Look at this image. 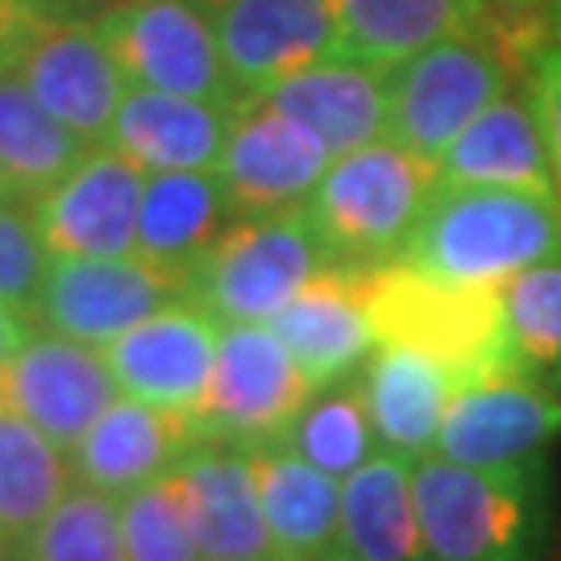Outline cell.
Segmentation results:
<instances>
[{"label":"cell","instance_id":"1","mask_svg":"<svg viewBox=\"0 0 561 561\" xmlns=\"http://www.w3.org/2000/svg\"><path fill=\"white\" fill-rule=\"evenodd\" d=\"M561 259V201L503 187L437 183L400 262L449 287L500 291L528 266Z\"/></svg>","mask_w":561,"mask_h":561},{"label":"cell","instance_id":"2","mask_svg":"<svg viewBox=\"0 0 561 561\" xmlns=\"http://www.w3.org/2000/svg\"><path fill=\"white\" fill-rule=\"evenodd\" d=\"M442 183V162L382 138L333 159L317 192L300 204L329 266L375 271L403 254L412 229Z\"/></svg>","mask_w":561,"mask_h":561},{"label":"cell","instance_id":"3","mask_svg":"<svg viewBox=\"0 0 561 561\" xmlns=\"http://www.w3.org/2000/svg\"><path fill=\"white\" fill-rule=\"evenodd\" d=\"M412 495L428 561H537L545 482L537 461L474 470L428 454L412 461Z\"/></svg>","mask_w":561,"mask_h":561},{"label":"cell","instance_id":"4","mask_svg":"<svg viewBox=\"0 0 561 561\" xmlns=\"http://www.w3.org/2000/svg\"><path fill=\"white\" fill-rule=\"evenodd\" d=\"M362 300L375 337L433 354L449 366L458 387L516 370L503 337L500 291L449 287L396 259L375 271H362Z\"/></svg>","mask_w":561,"mask_h":561},{"label":"cell","instance_id":"5","mask_svg":"<svg viewBox=\"0 0 561 561\" xmlns=\"http://www.w3.org/2000/svg\"><path fill=\"white\" fill-rule=\"evenodd\" d=\"M516 76L486 21L474 34L437 42L387 71V138L442 162L461 129L512 92Z\"/></svg>","mask_w":561,"mask_h":561},{"label":"cell","instance_id":"6","mask_svg":"<svg viewBox=\"0 0 561 561\" xmlns=\"http://www.w3.org/2000/svg\"><path fill=\"white\" fill-rule=\"evenodd\" d=\"M321 241L304 208L238 217L187 279V300L225 324H266L321 275Z\"/></svg>","mask_w":561,"mask_h":561},{"label":"cell","instance_id":"7","mask_svg":"<svg viewBox=\"0 0 561 561\" xmlns=\"http://www.w3.org/2000/svg\"><path fill=\"white\" fill-rule=\"evenodd\" d=\"M312 396H317L312 382L304 379V370L287 354L275 329L229 324L217 345L213 382L192 416L201 428V442L254 449V445H279Z\"/></svg>","mask_w":561,"mask_h":561},{"label":"cell","instance_id":"8","mask_svg":"<svg viewBox=\"0 0 561 561\" xmlns=\"http://www.w3.org/2000/svg\"><path fill=\"white\" fill-rule=\"evenodd\" d=\"M96 30L117 55L125 80H134L138 88L225 104V108L238 104L221 46H217V30L196 4L121 0L96 18Z\"/></svg>","mask_w":561,"mask_h":561},{"label":"cell","instance_id":"9","mask_svg":"<svg viewBox=\"0 0 561 561\" xmlns=\"http://www.w3.org/2000/svg\"><path fill=\"white\" fill-rule=\"evenodd\" d=\"M187 300V279L146 259H50L30 321L83 341L108 345L125 329L162 312L167 304Z\"/></svg>","mask_w":561,"mask_h":561},{"label":"cell","instance_id":"10","mask_svg":"<svg viewBox=\"0 0 561 561\" xmlns=\"http://www.w3.org/2000/svg\"><path fill=\"white\" fill-rule=\"evenodd\" d=\"M329 167L333 154L300 121L283 117L262 96L233 104L229 138L217 162V180L233 217H271L300 208Z\"/></svg>","mask_w":561,"mask_h":561},{"label":"cell","instance_id":"11","mask_svg":"<svg viewBox=\"0 0 561 561\" xmlns=\"http://www.w3.org/2000/svg\"><path fill=\"white\" fill-rule=\"evenodd\" d=\"M561 433V396L520 370L461 382L449 396L437 454L474 470H507L541 458Z\"/></svg>","mask_w":561,"mask_h":561},{"label":"cell","instance_id":"12","mask_svg":"<svg viewBox=\"0 0 561 561\" xmlns=\"http://www.w3.org/2000/svg\"><path fill=\"white\" fill-rule=\"evenodd\" d=\"M13 71L83 146L108 141L125 101V71L96 21L42 18Z\"/></svg>","mask_w":561,"mask_h":561},{"label":"cell","instance_id":"13","mask_svg":"<svg viewBox=\"0 0 561 561\" xmlns=\"http://www.w3.org/2000/svg\"><path fill=\"white\" fill-rule=\"evenodd\" d=\"M117 375L96 345L34 333L0 370V408L18 412L59 449H76L83 433L117 400Z\"/></svg>","mask_w":561,"mask_h":561},{"label":"cell","instance_id":"14","mask_svg":"<svg viewBox=\"0 0 561 561\" xmlns=\"http://www.w3.org/2000/svg\"><path fill=\"white\" fill-rule=\"evenodd\" d=\"M141 196L146 167L96 146L34 201V225L55 259H125L138 245Z\"/></svg>","mask_w":561,"mask_h":561},{"label":"cell","instance_id":"15","mask_svg":"<svg viewBox=\"0 0 561 561\" xmlns=\"http://www.w3.org/2000/svg\"><path fill=\"white\" fill-rule=\"evenodd\" d=\"M213 30L238 101L271 92L304 67L337 59L329 0H225L213 13Z\"/></svg>","mask_w":561,"mask_h":561},{"label":"cell","instance_id":"16","mask_svg":"<svg viewBox=\"0 0 561 561\" xmlns=\"http://www.w3.org/2000/svg\"><path fill=\"white\" fill-rule=\"evenodd\" d=\"M221 321L196 300H175L104 345L121 391L134 400L196 412L213 382Z\"/></svg>","mask_w":561,"mask_h":561},{"label":"cell","instance_id":"17","mask_svg":"<svg viewBox=\"0 0 561 561\" xmlns=\"http://www.w3.org/2000/svg\"><path fill=\"white\" fill-rule=\"evenodd\" d=\"M183 516L204 561H266L275 541L262 516L250 449L201 442L171 470Z\"/></svg>","mask_w":561,"mask_h":561},{"label":"cell","instance_id":"18","mask_svg":"<svg viewBox=\"0 0 561 561\" xmlns=\"http://www.w3.org/2000/svg\"><path fill=\"white\" fill-rule=\"evenodd\" d=\"M201 428L192 412L146 400H113V408L71 449V470L83 486L104 495H129L146 482L167 479L192 449Z\"/></svg>","mask_w":561,"mask_h":561},{"label":"cell","instance_id":"19","mask_svg":"<svg viewBox=\"0 0 561 561\" xmlns=\"http://www.w3.org/2000/svg\"><path fill=\"white\" fill-rule=\"evenodd\" d=\"M271 329L279 333L304 379L312 382V391L345 382L358 366H366L379 345L362 300V271L345 266H324L271 321Z\"/></svg>","mask_w":561,"mask_h":561},{"label":"cell","instance_id":"20","mask_svg":"<svg viewBox=\"0 0 561 561\" xmlns=\"http://www.w3.org/2000/svg\"><path fill=\"white\" fill-rule=\"evenodd\" d=\"M442 183L445 187H503V192H533V196L561 201L553 154L528 88L500 96L461 129L442 159Z\"/></svg>","mask_w":561,"mask_h":561},{"label":"cell","instance_id":"21","mask_svg":"<svg viewBox=\"0 0 561 561\" xmlns=\"http://www.w3.org/2000/svg\"><path fill=\"white\" fill-rule=\"evenodd\" d=\"M358 382L375 437L387 454L421 461L437 449L445 408L458 387L445 362H437L424 350H412V345L379 341L375 354L366 358Z\"/></svg>","mask_w":561,"mask_h":561},{"label":"cell","instance_id":"22","mask_svg":"<svg viewBox=\"0 0 561 561\" xmlns=\"http://www.w3.org/2000/svg\"><path fill=\"white\" fill-rule=\"evenodd\" d=\"M262 101L317 134L333 159L387 138V71L370 62L324 59L262 92Z\"/></svg>","mask_w":561,"mask_h":561},{"label":"cell","instance_id":"23","mask_svg":"<svg viewBox=\"0 0 561 561\" xmlns=\"http://www.w3.org/2000/svg\"><path fill=\"white\" fill-rule=\"evenodd\" d=\"M233 108L154 88H129L104 146L146 171H217Z\"/></svg>","mask_w":561,"mask_h":561},{"label":"cell","instance_id":"24","mask_svg":"<svg viewBox=\"0 0 561 561\" xmlns=\"http://www.w3.org/2000/svg\"><path fill=\"white\" fill-rule=\"evenodd\" d=\"M337 21V59L391 71L396 62L486 21V0H329Z\"/></svg>","mask_w":561,"mask_h":561},{"label":"cell","instance_id":"25","mask_svg":"<svg viewBox=\"0 0 561 561\" xmlns=\"http://www.w3.org/2000/svg\"><path fill=\"white\" fill-rule=\"evenodd\" d=\"M262 516L279 561H321L341 541V486L287 445L250 449Z\"/></svg>","mask_w":561,"mask_h":561},{"label":"cell","instance_id":"26","mask_svg":"<svg viewBox=\"0 0 561 561\" xmlns=\"http://www.w3.org/2000/svg\"><path fill=\"white\" fill-rule=\"evenodd\" d=\"M229 201L217 171H159L146 180L134 254L192 279L204 254L229 229Z\"/></svg>","mask_w":561,"mask_h":561},{"label":"cell","instance_id":"27","mask_svg":"<svg viewBox=\"0 0 561 561\" xmlns=\"http://www.w3.org/2000/svg\"><path fill=\"white\" fill-rule=\"evenodd\" d=\"M341 545L362 561H428L412 495V461L375 454L345 479Z\"/></svg>","mask_w":561,"mask_h":561},{"label":"cell","instance_id":"28","mask_svg":"<svg viewBox=\"0 0 561 561\" xmlns=\"http://www.w3.org/2000/svg\"><path fill=\"white\" fill-rule=\"evenodd\" d=\"M83 141L46 113L18 71H0V180L25 208L76 171Z\"/></svg>","mask_w":561,"mask_h":561},{"label":"cell","instance_id":"29","mask_svg":"<svg viewBox=\"0 0 561 561\" xmlns=\"http://www.w3.org/2000/svg\"><path fill=\"white\" fill-rule=\"evenodd\" d=\"M71 461L18 412L0 408V541L25 545L71 491Z\"/></svg>","mask_w":561,"mask_h":561},{"label":"cell","instance_id":"30","mask_svg":"<svg viewBox=\"0 0 561 561\" xmlns=\"http://www.w3.org/2000/svg\"><path fill=\"white\" fill-rule=\"evenodd\" d=\"M512 366L561 391V259L528 266L500 287Z\"/></svg>","mask_w":561,"mask_h":561},{"label":"cell","instance_id":"31","mask_svg":"<svg viewBox=\"0 0 561 561\" xmlns=\"http://www.w3.org/2000/svg\"><path fill=\"white\" fill-rule=\"evenodd\" d=\"M375 442L379 437L366 412L362 382L345 379L317 391L279 445L300 454L308 466L324 470L329 479H350L362 461L375 458Z\"/></svg>","mask_w":561,"mask_h":561},{"label":"cell","instance_id":"32","mask_svg":"<svg viewBox=\"0 0 561 561\" xmlns=\"http://www.w3.org/2000/svg\"><path fill=\"white\" fill-rule=\"evenodd\" d=\"M25 549L38 561H125L121 507L113 503V495L80 482L42 520Z\"/></svg>","mask_w":561,"mask_h":561},{"label":"cell","instance_id":"33","mask_svg":"<svg viewBox=\"0 0 561 561\" xmlns=\"http://www.w3.org/2000/svg\"><path fill=\"white\" fill-rule=\"evenodd\" d=\"M121 541L125 561H204L171 474L146 482L121 500Z\"/></svg>","mask_w":561,"mask_h":561},{"label":"cell","instance_id":"34","mask_svg":"<svg viewBox=\"0 0 561 561\" xmlns=\"http://www.w3.org/2000/svg\"><path fill=\"white\" fill-rule=\"evenodd\" d=\"M46 266L50 250L34 225V213L25 217L18 204H0V304L30 317Z\"/></svg>","mask_w":561,"mask_h":561},{"label":"cell","instance_id":"35","mask_svg":"<svg viewBox=\"0 0 561 561\" xmlns=\"http://www.w3.org/2000/svg\"><path fill=\"white\" fill-rule=\"evenodd\" d=\"M524 88H528L533 108L541 117L545 141H549V154H553V171H558V187H561V38H549L537 50Z\"/></svg>","mask_w":561,"mask_h":561},{"label":"cell","instance_id":"36","mask_svg":"<svg viewBox=\"0 0 561 561\" xmlns=\"http://www.w3.org/2000/svg\"><path fill=\"white\" fill-rule=\"evenodd\" d=\"M46 13V0H0V71H13L34 34V25Z\"/></svg>","mask_w":561,"mask_h":561},{"label":"cell","instance_id":"37","mask_svg":"<svg viewBox=\"0 0 561 561\" xmlns=\"http://www.w3.org/2000/svg\"><path fill=\"white\" fill-rule=\"evenodd\" d=\"M30 337H34V321H30L25 312H18V308L0 304V370L18 358L21 345Z\"/></svg>","mask_w":561,"mask_h":561},{"label":"cell","instance_id":"38","mask_svg":"<svg viewBox=\"0 0 561 561\" xmlns=\"http://www.w3.org/2000/svg\"><path fill=\"white\" fill-rule=\"evenodd\" d=\"M121 0H46V13L50 18H76V21H88V18H101L104 9H113Z\"/></svg>","mask_w":561,"mask_h":561},{"label":"cell","instance_id":"39","mask_svg":"<svg viewBox=\"0 0 561 561\" xmlns=\"http://www.w3.org/2000/svg\"><path fill=\"white\" fill-rule=\"evenodd\" d=\"M500 4H507V9H533V13L549 9V0H500Z\"/></svg>","mask_w":561,"mask_h":561},{"label":"cell","instance_id":"40","mask_svg":"<svg viewBox=\"0 0 561 561\" xmlns=\"http://www.w3.org/2000/svg\"><path fill=\"white\" fill-rule=\"evenodd\" d=\"M0 561H38V558H34L25 545H18V549H4V553H0Z\"/></svg>","mask_w":561,"mask_h":561},{"label":"cell","instance_id":"41","mask_svg":"<svg viewBox=\"0 0 561 561\" xmlns=\"http://www.w3.org/2000/svg\"><path fill=\"white\" fill-rule=\"evenodd\" d=\"M321 561H362V558H354V553H350V549H345V545H333V549H329V553H324Z\"/></svg>","mask_w":561,"mask_h":561},{"label":"cell","instance_id":"42","mask_svg":"<svg viewBox=\"0 0 561 561\" xmlns=\"http://www.w3.org/2000/svg\"><path fill=\"white\" fill-rule=\"evenodd\" d=\"M545 18H549V30L558 34V30H561V0H549V9H545Z\"/></svg>","mask_w":561,"mask_h":561},{"label":"cell","instance_id":"43","mask_svg":"<svg viewBox=\"0 0 561 561\" xmlns=\"http://www.w3.org/2000/svg\"><path fill=\"white\" fill-rule=\"evenodd\" d=\"M187 4H196V9H204V13H217L225 0H187Z\"/></svg>","mask_w":561,"mask_h":561},{"label":"cell","instance_id":"44","mask_svg":"<svg viewBox=\"0 0 561 561\" xmlns=\"http://www.w3.org/2000/svg\"><path fill=\"white\" fill-rule=\"evenodd\" d=\"M0 204H18V208H25V204H21L18 196L9 192V183H4V180H0Z\"/></svg>","mask_w":561,"mask_h":561},{"label":"cell","instance_id":"45","mask_svg":"<svg viewBox=\"0 0 561 561\" xmlns=\"http://www.w3.org/2000/svg\"><path fill=\"white\" fill-rule=\"evenodd\" d=\"M4 549H9V545H4V541H0V553H4Z\"/></svg>","mask_w":561,"mask_h":561},{"label":"cell","instance_id":"46","mask_svg":"<svg viewBox=\"0 0 561 561\" xmlns=\"http://www.w3.org/2000/svg\"><path fill=\"white\" fill-rule=\"evenodd\" d=\"M486 4H500V0H486Z\"/></svg>","mask_w":561,"mask_h":561},{"label":"cell","instance_id":"47","mask_svg":"<svg viewBox=\"0 0 561 561\" xmlns=\"http://www.w3.org/2000/svg\"><path fill=\"white\" fill-rule=\"evenodd\" d=\"M553 38H561V30H558V34H553Z\"/></svg>","mask_w":561,"mask_h":561},{"label":"cell","instance_id":"48","mask_svg":"<svg viewBox=\"0 0 561 561\" xmlns=\"http://www.w3.org/2000/svg\"><path fill=\"white\" fill-rule=\"evenodd\" d=\"M266 561H279V558H266Z\"/></svg>","mask_w":561,"mask_h":561}]
</instances>
